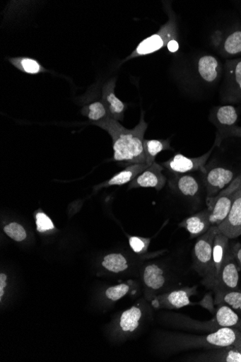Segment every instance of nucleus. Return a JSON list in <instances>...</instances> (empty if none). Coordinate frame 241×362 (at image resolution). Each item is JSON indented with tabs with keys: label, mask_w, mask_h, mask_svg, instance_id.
<instances>
[{
	"label": "nucleus",
	"mask_w": 241,
	"mask_h": 362,
	"mask_svg": "<svg viewBox=\"0 0 241 362\" xmlns=\"http://www.w3.org/2000/svg\"><path fill=\"white\" fill-rule=\"evenodd\" d=\"M194 361L241 362V353L233 345L210 349L192 359Z\"/></svg>",
	"instance_id": "f3484780"
},
{
	"label": "nucleus",
	"mask_w": 241,
	"mask_h": 362,
	"mask_svg": "<svg viewBox=\"0 0 241 362\" xmlns=\"http://www.w3.org/2000/svg\"><path fill=\"white\" fill-rule=\"evenodd\" d=\"M237 113L231 105L217 109L213 116V122L217 127L216 139L213 146H220L228 138H241V127L237 125Z\"/></svg>",
	"instance_id": "39448f33"
},
{
	"label": "nucleus",
	"mask_w": 241,
	"mask_h": 362,
	"mask_svg": "<svg viewBox=\"0 0 241 362\" xmlns=\"http://www.w3.org/2000/svg\"><path fill=\"white\" fill-rule=\"evenodd\" d=\"M9 61L15 68L28 74L37 75L46 71L42 65L34 59L20 57L11 58Z\"/></svg>",
	"instance_id": "bb28decb"
},
{
	"label": "nucleus",
	"mask_w": 241,
	"mask_h": 362,
	"mask_svg": "<svg viewBox=\"0 0 241 362\" xmlns=\"http://www.w3.org/2000/svg\"><path fill=\"white\" fill-rule=\"evenodd\" d=\"M36 223L37 231L40 233H45L54 229L52 221L43 212H39L36 215Z\"/></svg>",
	"instance_id": "72a5a7b5"
},
{
	"label": "nucleus",
	"mask_w": 241,
	"mask_h": 362,
	"mask_svg": "<svg viewBox=\"0 0 241 362\" xmlns=\"http://www.w3.org/2000/svg\"><path fill=\"white\" fill-rule=\"evenodd\" d=\"M167 50L171 53H175L180 49V43L177 40H173L168 42Z\"/></svg>",
	"instance_id": "e433bc0d"
},
{
	"label": "nucleus",
	"mask_w": 241,
	"mask_h": 362,
	"mask_svg": "<svg viewBox=\"0 0 241 362\" xmlns=\"http://www.w3.org/2000/svg\"><path fill=\"white\" fill-rule=\"evenodd\" d=\"M143 316L142 310L139 307H132L124 311L120 317L119 326L124 333H131L140 325Z\"/></svg>",
	"instance_id": "4be33fe9"
},
{
	"label": "nucleus",
	"mask_w": 241,
	"mask_h": 362,
	"mask_svg": "<svg viewBox=\"0 0 241 362\" xmlns=\"http://www.w3.org/2000/svg\"><path fill=\"white\" fill-rule=\"evenodd\" d=\"M115 88L116 78H112L102 87L101 102L105 105L109 117L122 122L124 120L127 105L116 95Z\"/></svg>",
	"instance_id": "9b49d317"
},
{
	"label": "nucleus",
	"mask_w": 241,
	"mask_h": 362,
	"mask_svg": "<svg viewBox=\"0 0 241 362\" xmlns=\"http://www.w3.org/2000/svg\"><path fill=\"white\" fill-rule=\"evenodd\" d=\"M163 167L155 162L137 176L129 185V189L154 188L160 191L166 185L167 178L163 174Z\"/></svg>",
	"instance_id": "1a4fd4ad"
},
{
	"label": "nucleus",
	"mask_w": 241,
	"mask_h": 362,
	"mask_svg": "<svg viewBox=\"0 0 241 362\" xmlns=\"http://www.w3.org/2000/svg\"><path fill=\"white\" fill-rule=\"evenodd\" d=\"M129 243L130 247L135 253L143 254L148 251L151 239L133 236L129 238Z\"/></svg>",
	"instance_id": "2f4dec72"
},
{
	"label": "nucleus",
	"mask_w": 241,
	"mask_h": 362,
	"mask_svg": "<svg viewBox=\"0 0 241 362\" xmlns=\"http://www.w3.org/2000/svg\"><path fill=\"white\" fill-rule=\"evenodd\" d=\"M215 147L213 146L208 152L195 158H189L181 153H177L174 157L163 162L162 166L175 175L187 174L196 171H200L202 174H204L206 171V163L208 162Z\"/></svg>",
	"instance_id": "423d86ee"
},
{
	"label": "nucleus",
	"mask_w": 241,
	"mask_h": 362,
	"mask_svg": "<svg viewBox=\"0 0 241 362\" xmlns=\"http://www.w3.org/2000/svg\"><path fill=\"white\" fill-rule=\"evenodd\" d=\"M169 186L180 194L189 197V199H196L200 194V184L199 181L191 175H175V176L170 180Z\"/></svg>",
	"instance_id": "4468645a"
},
{
	"label": "nucleus",
	"mask_w": 241,
	"mask_h": 362,
	"mask_svg": "<svg viewBox=\"0 0 241 362\" xmlns=\"http://www.w3.org/2000/svg\"><path fill=\"white\" fill-rule=\"evenodd\" d=\"M168 21L163 25L155 34L142 41L139 46L126 58L125 61L155 53L164 47L168 42L178 39L177 18L173 11L168 13Z\"/></svg>",
	"instance_id": "20e7f679"
},
{
	"label": "nucleus",
	"mask_w": 241,
	"mask_h": 362,
	"mask_svg": "<svg viewBox=\"0 0 241 362\" xmlns=\"http://www.w3.org/2000/svg\"><path fill=\"white\" fill-rule=\"evenodd\" d=\"M149 167V164L147 163L131 164V165L127 166L124 170L115 175L110 180L99 185L97 187L122 186L130 183Z\"/></svg>",
	"instance_id": "a211bd4d"
},
{
	"label": "nucleus",
	"mask_w": 241,
	"mask_h": 362,
	"mask_svg": "<svg viewBox=\"0 0 241 362\" xmlns=\"http://www.w3.org/2000/svg\"><path fill=\"white\" fill-rule=\"evenodd\" d=\"M179 226L184 228L190 235V238H196L205 234L212 226L208 209L199 212L182 221Z\"/></svg>",
	"instance_id": "2eb2a0df"
},
{
	"label": "nucleus",
	"mask_w": 241,
	"mask_h": 362,
	"mask_svg": "<svg viewBox=\"0 0 241 362\" xmlns=\"http://www.w3.org/2000/svg\"><path fill=\"white\" fill-rule=\"evenodd\" d=\"M81 114L94 122H100L109 117L107 110L100 101L86 105L81 110Z\"/></svg>",
	"instance_id": "c756f323"
},
{
	"label": "nucleus",
	"mask_w": 241,
	"mask_h": 362,
	"mask_svg": "<svg viewBox=\"0 0 241 362\" xmlns=\"http://www.w3.org/2000/svg\"><path fill=\"white\" fill-rule=\"evenodd\" d=\"M214 303L216 305H225L232 308L235 313L241 314V291H217Z\"/></svg>",
	"instance_id": "a878e982"
},
{
	"label": "nucleus",
	"mask_w": 241,
	"mask_h": 362,
	"mask_svg": "<svg viewBox=\"0 0 241 362\" xmlns=\"http://www.w3.org/2000/svg\"><path fill=\"white\" fill-rule=\"evenodd\" d=\"M236 329H237V331L241 332V322H240V325H238V327Z\"/></svg>",
	"instance_id": "ea45409f"
},
{
	"label": "nucleus",
	"mask_w": 241,
	"mask_h": 362,
	"mask_svg": "<svg viewBox=\"0 0 241 362\" xmlns=\"http://www.w3.org/2000/svg\"><path fill=\"white\" fill-rule=\"evenodd\" d=\"M92 124L107 131L112 139L114 160L125 164L127 167L131 164L146 163L143 143L148 124L145 120L143 112L139 123L133 129H127L110 117Z\"/></svg>",
	"instance_id": "f257e3e1"
},
{
	"label": "nucleus",
	"mask_w": 241,
	"mask_h": 362,
	"mask_svg": "<svg viewBox=\"0 0 241 362\" xmlns=\"http://www.w3.org/2000/svg\"><path fill=\"white\" fill-rule=\"evenodd\" d=\"M238 281V267L230 249L223 262L221 273L211 288L214 291L237 290Z\"/></svg>",
	"instance_id": "6e6552de"
},
{
	"label": "nucleus",
	"mask_w": 241,
	"mask_h": 362,
	"mask_svg": "<svg viewBox=\"0 0 241 362\" xmlns=\"http://www.w3.org/2000/svg\"><path fill=\"white\" fill-rule=\"evenodd\" d=\"M7 276L4 274H0V300H2L4 295V288L6 286Z\"/></svg>",
	"instance_id": "4c0bfd02"
},
{
	"label": "nucleus",
	"mask_w": 241,
	"mask_h": 362,
	"mask_svg": "<svg viewBox=\"0 0 241 362\" xmlns=\"http://www.w3.org/2000/svg\"><path fill=\"white\" fill-rule=\"evenodd\" d=\"M218 228L230 240L241 235V188L235 191L231 211L225 220L218 226Z\"/></svg>",
	"instance_id": "f8f14e48"
},
{
	"label": "nucleus",
	"mask_w": 241,
	"mask_h": 362,
	"mask_svg": "<svg viewBox=\"0 0 241 362\" xmlns=\"http://www.w3.org/2000/svg\"><path fill=\"white\" fill-rule=\"evenodd\" d=\"M218 232V226H211L199 238L193 249V269L203 279L202 284L211 288L216 280L213 245Z\"/></svg>",
	"instance_id": "7ed1b4c3"
},
{
	"label": "nucleus",
	"mask_w": 241,
	"mask_h": 362,
	"mask_svg": "<svg viewBox=\"0 0 241 362\" xmlns=\"http://www.w3.org/2000/svg\"><path fill=\"white\" fill-rule=\"evenodd\" d=\"M221 51L227 56L241 54V30H235L226 37L223 42Z\"/></svg>",
	"instance_id": "c85d7f7f"
},
{
	"label": "nucleus",
	"mask_w": 241,
	"mask_h": 362,
	"mask_svg": "<svg viewBox=\"0 0 241 362\" xmlns=\"http://www.w3.org/2000/svg\"><path fill=\"white\" fill-rule=\"evenodd\" d=\"M202 175L206 199L217 196L235 180L234 173L223 167L206 169V173Z\"/></svg>",
	"instance_id": "0eeeda50"
},
{
	"label": "nucleus",
	"mask_w": 241,
	"mask_h": 362,
	"mask_svg": "<svg viewBox=\"0 0 241 362\" xmlns=\"http://www.w3.org/2000/svg\"><path fill=\"white\" fill-rule=\"evenodd\" d=\"M233 346L241 353V332L237 331V337Z\"/></svg>",
	"instance_id": "58836bf2"
},
{
	"label": "nucleus",
	"mask_w": 241,
	"mask_h": 362,
	"mask_svg": "<svg viewBox=\"0 0 241 362\" xmlns=\"http://www.w3.org/2000/svg\"><path fill=\"white\" fill-rule=\"evenodd\" d=\"M5 233L16 242H22L27 238L25 228L16 222L11 223L4 227Z\"/></svg>",
	"instance_id": "7c9ffc66"
},
{
	"label": "nucleus",
	"mask_w": 241,
	"mask_h": 362,
	"mask_svg": "<svg viewBox=\"0 0 241 362\" xmlns=\"http://www.w3.org/2000/svg\"><path fill=\"white\" fill-rule=\"evenodd\" d=\"M237 330L232 327H222L209 334L197 336L177 334L169 338L168 346L171 351H182L195 349H214L232 346L237 337Z\"/></svg>",
	"instance_id": "f03ea898"
},
{
	"label": "nucleus",
	"mask_w": 241,
	"mask_h": 362,
	"mask_svg": "<svg viewBox=\"0 0 241 362\" xmlns=\"http://www.w3.org/2000/svg\"><path fill=\"white\" fill-rule=\"evenodd\" d=\"M143 281L149 288L158 291L165 286L166 278L160 267L156 264H150L144 270Z\"/></svg>",
	"instance_id": "5701e85b"
},
{
	"label": "nucleus",
	"mask_w": 241,
	"mask_h": 362,
	"mask_svg": "<svg viewBox=\"0 0 241 362\" xmlns=\"http://www.w3.org/2000/svg\"><path fill=\"white\" fill-rule=\"evenodd\" d=\"M144 151L146 158V163L152 165L155 162L157 156L164 151H173L170 146V139L167 140H146L143 143Z\"/></svg>",
	"instance_id": "393cba45"
},
{
	"label": "nucleus",
	"mask_w": 241,
	"mask_h": 362,
	"mask_svg": "<svg viewBox=\"0 0 241 362\" xmlns=\"http://www.w3.org/2000/svg\"><path fill=\"white\" fill-rule=\"evenodd\" d=\"M196 288L197 286H194L172 291L164 295L161 301L153 300V305L155 308H158L160 305H163L169 309H181L189 305H199L190 301L192 296L196 293Z\"/></svg>",
	"instance_id": "ddd939ff"
},
{
	"label": "nucleus",
	"mask_w": 241,
	"mask_h": 362,
	"mask_svg": "<svg viewBox=\"0 0 241 362\" xmlns=\"http://www.w3.org/2000/svg\"><path fill=\"white\" fill-rule=\"evenodd\" d=\"M214 317L220 328L232 327L236 329L241 322L237 313L225 305H219L216 309Z\"/></svg>",
	"instance_id": "b1692460"
},
{
	"label": "nucleus",
	"mask_w": 241,
	"mask_h": 362,
	"mask_svg": "<svg viewBox=\"0 0 241 362\" xmlns=\"http://www.w3.org/2000/svg\"><path fill=\"white\" fill-rule=\"evenodd\" d=\"M231 252L235 257L238 269L241 270V245L238 243L230 246Z\"/></svg>",
	"instance_id": "c9c22d12"
},
{
	"label": "nucleus",
	"mask_w": 241,
	"mask_h": 362,
	"mask_svg": "<svg viewBox=\"0 0 241 362\" xmlns=\"http://www.w3.org/2000/svg\"><path fill=\"white\" fill-rule=\"evenodd\" d=\"M226 78L230 100L241 101V58L226 62Z\"/></svg>",
	"instance_id": "dca6fc26"
},
{
	"label": "nucleus",
	"mask_w": 241,
	"mask_h": 362,
	"mask_svg": "<svg viewBox=\"0 0 241 362\" xmlns=\"http://www.w3.org/2000/svg\"><path fill=\"white\" fill-rule=\"evenodd\" d=\"M197 71L201 79L206 83H213L219 78L221 65L214 56L204 55L198 60Z\"/></svg>",
	"instance_id": "6ab92c4d"
},
{
	"label": "nucleus",
	"mask_w": 241,
	"mask_h": 362,
	"mask_svg": "<svg viewBox=\"0 0 241 362\" xmlns=\"http://www.w3.org/2000/svg\"><path fill=\"white\" fill-rule=\"evenodd\" d=\"M241 188V173L221 193L230 194ZM220 194V193H219Z\"/></svg>",
	"instance_id": "f704fd0d"
},
{
	"label": "nucleus",
	"mask_w": 241,
	"mask_h": 362,
	"mask_svg": "<svg viewBox=\"0 0 241 362\" xmlns=\"http://www.w3.org/2000/svg\"><path fill=\"white\" fill-rule=\"evenodd\" d=\"M102 265L107 270L114 274H119L129 269L125 256L121 253H112L103 258Z\"/></svg>",
	"instance_id": "cd10ccee"
},
{
	"label": "nucleus",
	"mask_w": 241,
	"mask_h": 362,
	"mask_svg": "<svg viewBox=\"0 0 241 362\" xmlns=\"http://www.w3.org/2000/svg\"><path fill=\"white\" fill-rule=\"evenodd\" d=\"M235 192L230 194H218L206 202L210 211V221L212 226H220L229 215L234 202Z\"/></svg>",
	"instance_id": "9d476101"
},
{
	"label": "nucleus",
	"mask_w": 241,
	"mask_h": 362,
	"mask_svg": "<svg viewBox=\"0 0 241 362\" xmlns=\"http://www.w3.org/2000/svg\"><path fill=\"white\" fill-rule=\"evenodd\" d=\"M129 291V286L126 284L112 286L107 290V298L114 302H116L124 298Z\"/></svg>",
	"instance_id": "473e14b6"
},
{
	"label": "nucleus",
	"mask_w": 241,
	"mask_h": 362,
	"mask_svg": "<svg viewBox=\"0 0 241 362\" xmlns=\"http://www.w3.org/2000/svg\"><path fill=\"white\" fill-rule=\"evenodd\" d=\"M230 249V239L219 231L215 238L213 245L216 280L221 273L223 262Z\"/></svg>",
	"instance_id": "aec40b11"
},
{
	"label": "nucleus",
	"mask_w": 241,
	"mask_h": 362,
	"mask_svg": "<svg viewBox=\"0 0 241 362\" xmlns=\"http://www.w3.org/2000/svg\"><path fill=\"white\" fill-rule=\"evenodd\" d=\"M177 315V322L179 327L192 329V330L201 331L213 333L219 330L220 327L218 325L216 318L205 322H199L194 320L187 316L180 314Z\"/></svg>",
	"instance_id": "412c9836"
}]
</instances>
